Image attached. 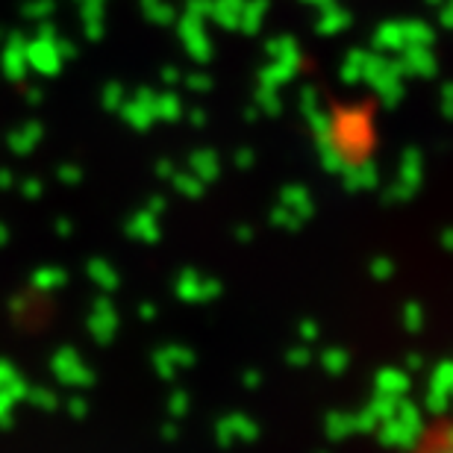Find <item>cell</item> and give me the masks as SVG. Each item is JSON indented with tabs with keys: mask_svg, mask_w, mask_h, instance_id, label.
Masks as SVG:
<instances>
[{
	"mask_svg": "<svg viewBox=\"0 0 453 453\" xmlns=\"http://www.w3.org/2000/svg\"><path fill=\"white\" fill-rule=\"evenodd\" d=\"M401 453H453V412L424 421Z\"/></svg>",
	"mask_w": 453,
	"mask_h": 453,
	"instance_id": "obj_1",
	"label": "cell"
}]
</instances>
